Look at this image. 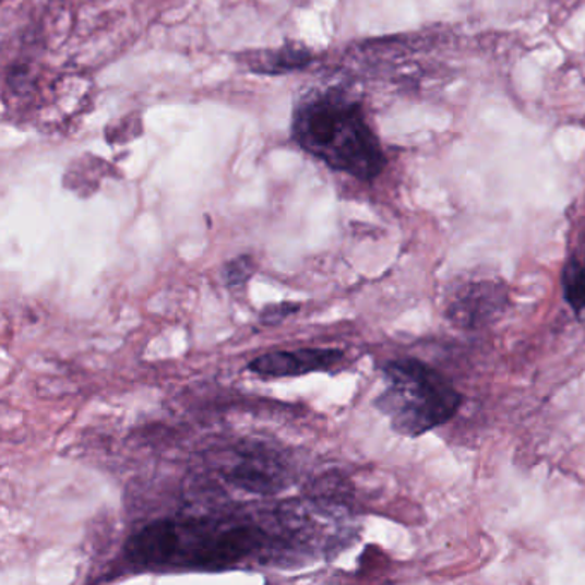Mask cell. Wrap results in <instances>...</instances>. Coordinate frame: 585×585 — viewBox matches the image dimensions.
I'll return each instance as SVG.
<instances>
[{"label": "cell", "instance_id": "cell-1", "mask_svg": "<svg viewBox=\"0 0 585 585\" xmlns=\"http://www.w3.org/2000/svg\"><path fill=\"white\" fill-rule=\"evenodd\" d=\"M266 536L256 525L155 521L129 537L124 553L138 566L222 570L253 557Z\"/></svg>", "mask_w": 585, "mask_h": 585}, {"label": "cell", "instance_id": "cell-2", "mask_svg": "<svg viewBox=\"0 0 585 585\" xmlns=\"http://www.w3.org/2000/svg\"><path fill=\"white\" fill-rule=\"evenodd\" d=\"M297 143L329 167L371 181L386 160L357 102L338 92L314 93L294 114Z\"/></svg>", "mask_w": 585, "mask_h": 585}, {"label": "cell", "instance_id": "cell-3", "mask_svg": "<svg viewBox=\"0 0 585 585\" xmlns=\"http://www.w3.org/2000/svg\"><path fill=\"white\" fill-rule=\"evenodd\" d=\"M386 389L374 401L392 428L404 437H421L445 425L461 409L457 389L437 369L419 359L405 357L383 368Z\"/></svg>", "mask_w": 585, "mask_h": 585}, {"label": "cell", "instance_id": "cell-4", "mask_svg": "<svg viewBox=\"0 0 585 585\" xmlns=\"http://www.w3.org/2000/svg\"><path fill=\"white\" fill-rule=\"evenodd\" d=\"M509 296L500 282L462 284L446 305V318L462 329H479L500 317Z\"/></svg>", "mask_w": 585, "mask_h": 585}, {"label": "cell", "instance_id": "cell-5", "mask_svg": "<svg viewBox=\"0 0 585 585\" xmlns=\"http://www.w3.org/2000/svg\"><path fill=\"white\" fill-rule=\"evenodd\" d=\"M344 353L338 349H302L294 353H270L249 362L251 373L263 378H292L314 371H330L341 365Z\"/></svg>", "mask_w": 585, "mask_h": 585}, {"label": "cell", "instance_id": "cell-6", "mask_svg": "<svg viewBox=\"0 0 585 585\" xmlns=\"http://www.w3.org/2000/svg\"><path fill=\"white\" fill-rule=\"evenodd\" d=\"M309 53L302 49H294V47H285L275 52L263 53V57L251 59L253 68L258 69V73H285L290 69L302 68L308 64Z\"/></svg>", "mask_w": 585, "mask_h": 585}, {"label": "cell", "instance_id": "cell-7", "mask_svg": "<svg viewBox=\"0 0 585 585\" xmlns=\"http://www.w3.org/2000/svg\"><path fill=\"white\" fill-rule=\"evenodd\" d=\"M230 481L249 491L256 493H275L278 491L277 477H273L266 467H258L256 464L237 465L236 469L230 474Z\"/></svg>", "mask_w": 585, "mask_h": 585}, {"label": "cell", "instance_id": "cell-8", "mask_svg": "<svg viewBox=\"0 0 585 585\" xmlns=\"http://www.w3.org/2000/svg\"><path fill=\"white\" fill-rule=\"evenodd\" d=\"M563 296L573 313L582 317L585 313V266L581 261L572 260L563 272Z\"/></svg>", "mask_w": 585, "mask_h": 585}, {"label": "cell", "instance_id": "cell-9", "mask_svg": "<svg viewBox=\"0 0 585 585\" xmlns=\"http://www.w3.org/2000/svg\"><path fill=\"white\" fill-rule=\"evenodd\" d=\"M253 272V260L249 256H239L224 266V270H222V278H224L225 284L241 285L251 278Z\"/></svg>", "mask_w": 585, "mask_h": 585}, {"label": "cell", "instance_id": "cell-10", "mask_svg": "<svg viewBox=\"0 0 585 585\" xmlns=\"http://www.w3.org/2000/svg\"><path fill=\"white\" fill-rule=\"evenodd\" d=\"M299 308H301V306L294 305V302H278V305L268 306V308L263 309L261 321H263L265 325H277V323L284 321L285 318L297 313Z\"/></svg>", "mask_w": 585, "mask_h": 585}]
</instances>
